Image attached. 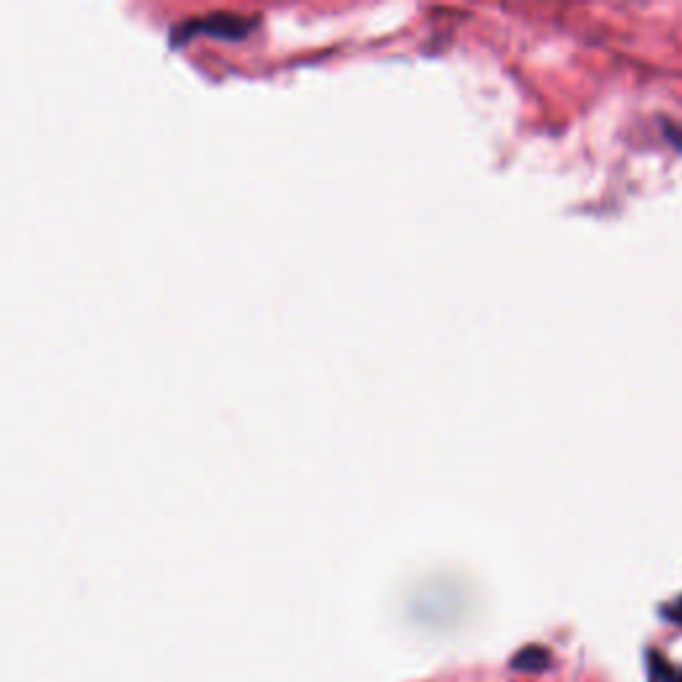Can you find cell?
<instances>
[{
	"mask_svg": "<svg viewBox=\"0 0 682 682\" xmlns=\"http://www.w3.org/2000/svg\"><path fill=\"white\" fill-rule=\"evenodd\" d=\"M664 616H667L669 621H675V624H682V597L675 605H669L667 611H664Z\"/></svg>",
	"mask_w": 682,
	"mask_h": 682,
	"instance_id": "3",
	"label": "cell"
},
{
	"mask_svg": "<svg viewBox=\"0 0 682 682\" xmlns=\"http://www.w3.org/2000/svg\"><path fill=\"white\" fill-rule=\"evenodd\" d=\"M648 664H651L653 675L661 677L664 682H682V669L672 667L669 661H664V656H661V653L653 651L651 656H648Z\"/></svg>",
	"mask_w": 682,
	"mask_h": 682,
	"instance_id": "2",
	"label": "cell"
},
{
	"mask_svg": "<svg viewBox=\"0 0 682 682\" xmlns=\"http://www.w3.org/2000/svg\"><path fill=\"white\" fill-rule=\"evenodd\" d=\"M549 664V651L547 648H539V645H531L525 648L512 659V669H523V672H541V669Z\"/></svg>",
	"mask_w": 682,
	"mask_h": 682,
	"instance_id": "1",
	"label": "cell"
}]
</instances>
